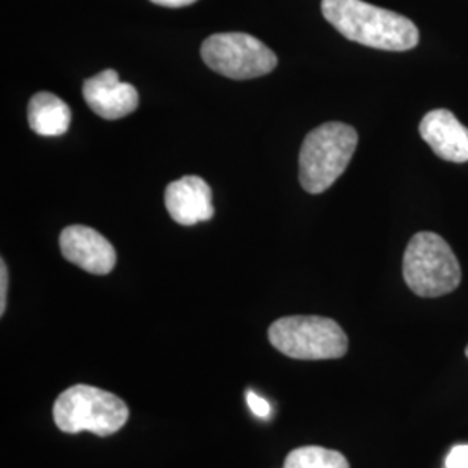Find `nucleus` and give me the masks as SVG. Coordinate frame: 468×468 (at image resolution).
Returning <instances> with one entry per match:
<instances>
[{"label": "nucleus", "instance_id": "f03ea898", "mask_svg": "<svg viewBox=\"0 0 468 468\" xmlns=\"http://www.w3.org/2000/svg\"><path fill=\"white\" fill-rule=\"evenodd\" d=\"M357 148L356 129L328 122L305 135L299 154V177L307 193L319 195L346 172Z\"/></svg>", "mask_w": 468, "mask_h": 468}, {"label": "nucleus", "instance_id": "423d86ee", "mask_svg": "<svg viewBox=\"0 0 468 468\" xmlns=\"http://www.w3.org/2000/svg\"><path fill=\"white\" fill-rule=\"evenodd\" d=\"M207 67L233 80H250L271 73L278 58L266 44L249 34L210 35L201 46Z\"/></svg>", "mask_w": 468, "mask_h": 468}, {"label": "nucleus", "instance_id": "dca6fc26", "mask_svg": "<svg viewBox=\"0 0 468 468\" xmlns=\"http://www.w3.org/2000/svg\"><path fill=\"white\" fill-rule=\"evenodd\" d=\"M156 5H164V7H185V5H191L197 0H151Z\"/></svg>", "mask_w": 468, "mask_h": 468}, {"label": "nucleus", "instance_id": "4468645a", "mask_svg": "<svg viewBox=\"0 0 468 468\" xmlns=\"http://www.w3.org/2000/svg\"><path fill=\"white\" fill-rule=\"evenodd\" d=\"M446 468H468V446H454L446 458Z\"/></svg>", "mask_w": 468, "mask_h": 468}, {"label": "nucleus", "instance_id": "1a4fd4ad", "mask_svg": "<svg viewBox=\"0 0 468 468\" xmlns=\"http://www.w3.org/2000/svg\"><path fill=\"white\" fill-rule=\"evenodd\" d=\"M168 216L181 226H195L214 218L212 189L198 176H185L165 189Z\"/></svg>", "mask_w": 468, "mask_h": 468}, {"label": "nucleus", "instance_id": "f8f14e48", "mask_svg": "<svg viewBox=\"0 0 468 468\" xmlns=\"http://www.w3.org/2000/svg\"><path fill=\"white\" fill-rule=\"evenodd\" d=\"M283 468H351L342 452L321 446H303L290 452Z\"/></svg>", "mask_w": 468, "mask_h": 468}, {"label": "nucleus", "instance_id": "f3484780", "mask_svg": "<svg viewBox=\"0 0 468 468\" xmlns=\"http://www.w3.org/2000/svg\"><path fill=\"white\" fill-rule=\"evenodd\" d=\"M465 354H467V357H468V346H467V349H465Z\"/></svg>", "mask_w": 468, "mask_h": 468}, {"label": "nucleus", "instance_id": "7ed1b4c3", "mask_svg": "<svg viewBox=\"0 0 468 468\" xmlns=\"http://www.w3.org/2000/svg\"><path fill=\"white\" fill-rule=\"evenodd\" d=\"M54 423L61 432H92L100 437L117 434L129 420V408L118 396L92 385H73L52 408Z\"/></svg>", "mask_w": 468, "mask_h": 468}, {"label": "nucleus", "instance_id": "0eeeda50", "mask_svg": "<svg viewBox=\"0 0 468 468\" xmlns=\"http://www.w3.org/2000/svg\"><path fill=\"white\" fill-rule=\"evenodd\" d=\"M59 249L68 262L90 274H110L117 264L113 245L92 228L68 226L59 236Z\"/></svg>", "mask_w": 468, "mask_h": 468}, {"label": "nucleus", "instance_id": "ddd939ff", "mask_svg": "<svg viewBox=\"0 0 468 468\" xmlns=\"http://www.w3.org/2000/svg\"><path fill=\"white\" fill-rule=\"evenodd\" d=\"M247 402L250 406L251 413L259 419H269V413H271V404H269L264 398L257 396L255 392L249 390L247 392Z\"/></svg>", "mask_w": 468, "mask_h": 468}, {"label": "nucleus", "instance_id": "2eb2a0df", "mask_svg": "<svg viewBox=\"0 0 468 468\" xmlns=\"http://www.w3.org/2000/svg\"><path fill=\"white\" fill-rule=\"evenodd\" d=\"M7 284H9V274H7V266L2 261L0 262V314L5 313V303H7Z\"/></svg>", "mask_w": 468, "mask_h": 468}, {"label": "nucleus", "instance_id": "f257e3e1", "mask_svg": "<svg viewBox=\"0 0 468 468\" xmlns=\"http://www.w3.org/2000/svg\"><path fill=\"white\" fill-rule=\"evenodd\" d=\"M321 11L334 28L361 46L396 52L419 46V28L411 19L368 2L323 0Z\"/></svg>", "mask_w": 468, "mask_h": 468}, {"label": "nucleus", "instance_id": "9d476101", "mask_svg": "<svg viewBox=\"0 0 468 468\" xmlns=\"http://www.w3.org/2000/svg\"><path fill=\"white\" fill-rule=\"evenodd\" d=\"M420 135L446 162H468V129L448 110H434L420 122Z\"/></svg>", "mask_w": 468, "mask_h": 468}, {"label": "nucleus", "instance_id": "9b49d317", "mask_svg": "<svg viewBox=\"0 0 468 468\" xmlns=\"http://www.w3.org/2000/svg\"><path fill=\"white\" fill-rule=\"evenodd\" d=\"M28 123L35 134L56 137L63 135L71 123L67 102L52 92H38L28 104Z\"/></svg>", "mask_w": 468, "mask_h": 468}, {"label": "nucleus", "instance_id": "39448f33", "mask_svg": "<svg viewBox=\"0 0 468 468\" xmlns=\"http://www.w3.org/2000/svg\"><path fill=\"white\" fill-rule=\"evenodd\" d=\"M274 349L292 359L323 361L340 359L349 349V338L342 326L323 316H286L269 326Z\"/></svg>", "mask_w": 468, "mask_h": 468}, {"label": "nucleus", "instance_id": "6e6552de", "mask_svg": "<svg viewBox=\"0 0 468 468\" xmlns=\"http://www.w3.org/2000/svg\"><path fill=\"white\" fill-rule=\"evenodd\" d=\"M82 92L87 106L104 120L127 117L139 106L134 85L122 82L115 69H104L87 79Z\"/></svg>", "mask_w": 468, "mask_h": 468}, {"label": "nucleus", "instance_id": "20e7f679", "mask_svg": "<svg viewBox=\"0 0 468 468\" xmlns=\"http://www.w3.org/2000/svg\"><path fill=\"white\" fill-rule=\"evenodd\" d=\"M402 276L419 297L434 299L454 292L462 282V268L444 238L431 231L417 233L402 259Z\"/></svg>", "mask_w": 468, "mask_h": 468}]
</instances>
